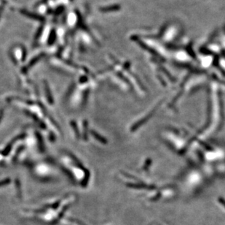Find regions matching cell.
Here are the masks:
<instances>
[{
	"instance_id": "cell-4",
	"label": "cell",
	"mask_w": 225,
	"mask_h": 225,
	"mask_svg": "<svg viewBox=\"0 0 225 225\" xmlns=\"http://www.w3.org/2000/svg\"><path fill=\"white\" fill-rule=\"evenodd\" d=\"M11 181V180L10 178H6V179H3L2 181H0V186H2L8 185L10 184V182Z\"/></svg>"
},
{
	"instance_id": "cell-6",
	"label": "cell",
	"mask_w": 225,
	"mask_h": 225,
	"mask_svg": "<svg viewBox=\"0 0 225 225\" xmlns=\"http://www.w3.org/2000/svg\"><path fill=\"white\" fill-rule=\"evenodd\" d=\"M0 15H1V12H0Z\"/></svg>"
},
{
	"instance_id": "cell-5",
	"label": "cell",
	"mask_w": 225,
	"mask_h": 225,
	"mask_svg": "<svg viewBox=\"0 0 225 225\" xmlns=\"http://www.w3.org/2000/svg\"><path fill=\"white\" fill-rule=\"evenodd\" d=\"M2 116H3V111L2 110L1 112H0V121H1V119H2Z\"/></svg>"
},
{
	"instance_id": "cell-2",
	"label": "cell",
	"mask_w": 225,
	"mask_h": 225,
	"mask_svg": "<svg viewBox=\"0 0 225 225\" xmlns=\"http://www.w3.org/2000/svg\"><path fill=\"white\" fill-rule=\"evenodd\" d=\"M45 86H46V93H47V100L49 101V102H50V104H53V96H52V94L50 93V89H49V87H48V86H47V83L45 84Z\"/></svg>"
},
{
	"instance_id": "cell-1",
	"label": "cell",
	"mask_w": 225,
	"mask_h": 225,
	"mask_svg": "<svg viewBox=\"0 0 225 225\" xmlns=\"http://www.w3.org/2000/svg\"><path fill=\"white\" fill-rule=\"evenodd\" d=\"M21 13H24V14L25 15H26L27 17L31 18H34V19H36V20H43V18H42V17H41V16H40V15H37L31 14V13H28V12H26V11H24V10H23V11H21Z\"/></svg>"
},
{
	"instance_id": "cell-3",
	"label": "cell",
	"mask_w": 225,
	"mask_h": 225,
	"mask_svg": "<svg viewBox=\"0 0 225 225\" xmlns=\"http://www.w3.org/2000/svg\"><path fill=\"white\" fill-rule=\"evenodd\" d=\"M11 148H12V143H9V144L7 146V147L5 148V150H3V155H8L9 153V152L10 151Z\"/></svg>"
}]
</instances>
